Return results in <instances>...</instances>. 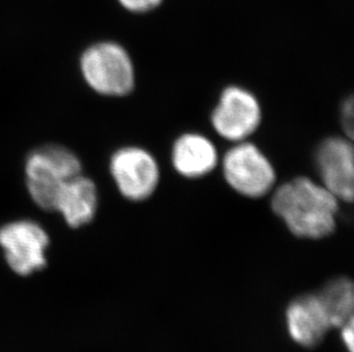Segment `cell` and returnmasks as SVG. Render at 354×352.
Segmentation results:
<instances>
[{
	"label": "cell",
	"instance_id": "30bf717a",
	"mask_svg": "<svg viewBox=\"0 0 354 352\" xmlns=\"http://www.w3.org/2000/svg\"><path fill=\"white\" fill-rule=\"evenodd\" d=\"M97 207V186L80 174L68 179L61 188L54 211L60 212L69 226L80 228L93 219Z\"/></svg>",
	"mask_w": 354,
	"mask_h": 352
},
{
	"label": "cell",
	"instance_id": "8fae6325",
	"mask_svg": "<svg viewBox=\"0 0 354 352\" xmlns=\"http://www.w3.org/2000/svg\"><path fill=\"white\" fill-rule=\"evenodd\" d=\"M218 162L217 150L207 137L185 134L174 143L172 163L178 173L186 177H200L214 170Z\"/></svg>",
	"mask_w": 354,
	"mask_h": 352
},
{
	"label": "cell",
	"instance_id": "5b68a950",
	"mask_svg": "<svg viewBox=\"0 0 354 352\" xmlns=\"http://www.w3.org/2000/svg\"><path fill=\"white\" fill-rule=\"evenodd\" d=\"M48 243L46 231L34 221L21 219L0 228V247L7 264L21 276H29L43 269Z\"/></svg>",
	"mask_w": 354,
	"mask_h": 352
},
{
	"label": "cell",
	"instance_id": "3957f363",
	"mask_svg": "<svg viewBox=\"0 0 354 352\" xmlns=\"http://www.w3.org/2000/svg\"><path fill=\"white\" fill-rule=\"evenodd\" d=\"M86 83L97 93L124 97L133 90L134 69L130 55L115 43L88 47L80 60Z\"/></svg>",
	"mask_w": 354,
	"mask_h": 352
},
{
	"label": "cell",
	"instance_id": "ba28073f",
	"mask_svg": "<svg viewBox=\"0 0 354 352\" xmlns=\"http://www.w3.org/2000/svg\"><path fill=\"white\" fill-rule=\"evenodd\" d=\"M353 148L343 137H330L321 143L317 153V170L322 186L338 200H353Z\"/></svg>",
	"mask_w": 354,
	"mask_h": 352
},
{
	"label": "cell",
	"instance_id": "6da1fadb",
	"mask_svg": "<svg viewBox=\"0 0 354 352\" xmlns=\"http://www.w3.org/2000/svg\"><path fill=\"white\" fill-rule=\"evenodd\" d=\"M338 202L322 184L297 177L275 191L272 208L295 236L321 239L335 231Z\"/></svg>",
	"mask_w": 354,
	"mask_h": 352
},
{
	"label": "cell",
	"instance_id": "9a60e30c",
	"mask_svg": "<svg viewBox=\"0 0 354 352\" xmlns=\"http://www.w3.org/2000/svg\"><path fill=\"white\" fill-rule=\"evenodd\" d=\"M353 322L354 319L339 329H342V340L348 352H353Z\"/></svg>",
	"mask_w": 354,
	"mask_h": 352
},
{
	"label": "cell",
	"instance_id": "5bb4252c",
	"mask_svg": "<svg viewBox=\"0 0 354 352\" xmlns=\"http://www.w3.org/2000/svg\"><path fill=\"white\" fill-rule=\"evenodd\" d=\"M342 121H343L345 133L348 134V139H352L353 137V100H352V97L345 101L343 110H342Z\"/></svg>",
	"mask_w": 354,
	"mask_h": 352
},
{
	"label": "cell",
	"instance_id": "7a4b0ae2",
	"mask_svg": "<svg viewBox=\"0 0 354 352\" xmlns=\"http://www.w3.org/2000/svg\"><path fill=\"white\" fill-rule=\"evenodd\" d=\"M82 166L76 155L60 146L35 150L26 163L28 190L40 208L54 211L61 188L68 179L80 175Z\"/></svg>",
	"mask_w": 354,
	"mask_h": 352
},
{
	"label": "cell",
	"instance_id": "9c48e42d",
	"mask_svg": "<svg viewBox=\"0 0 354 352\" xmlns=\"http://www.w3.org/2000/svg\"><path fill=\"white\" fill-rule=\"evenodd\" d=\"M286 324L292 341L308 349L320 344L333 329L317 294L294 300L286 311Z\"/></svg>",
	"mask_w": 354,
	"mask_h": 352
},
{
	"label": "cell",
	"instance_id": "277c9868",
	"mask_svg": "<svg viewBox=\"0 0 354 352\" xmlns=\"http://www.w3.org/2000/svg\"><path fill=\"white\" fill-rule=\"evenodd\" d=\"M225 179L243 196L263 197L275 183V170L264 153L252 143L233 146L224 157Z\"/></svg>",
	"mask_w": 354,
	"mask_h": 352
},
{
	"label": "cell",
	"instance_id": "52a82bcc",
	"mask_svg": "<svg viewBox=\"0 0 354 352\" xmlns=\"http://www.w3.org/2000/svg\"><path fill=\"white\" fill-rule=\"evenodd\" d=\"M261 120V106L248 90L231 86L221 94L212 113V125L226 140L243 141L257 130Z\"/></svg>",
	"mask_w": 354,
	"mask_h": 352
},
{
	"label": "cell",
	"instance_id": "7c38bea8",
	"mask_svg": "<svg viewBox=\"0 0 354 352\" xmlns=\"http://www.w3.org/2000/svg\"><path fill=\"white\" fill-rule=\"evenodd\" d=\"M333 329H341L353 320V282L341 277L331 280L317 294Z\"/></svg>",
	"mask_w": 354,
	"mask_h": 352
},
{
	"label": "cell",
	"instance_id": "4fadbf2b",
	"mask_svg": "<svg viewBox=\"0 0 354 352\" xmlns=\"http://www.w3.org/2000/svg\"><path fill=\"white\" fill-rule=\"evenodd\" d=\"M120 5L134 13H145L160 6L163 0H118Z\"/></svg>",
	"mask_w": 354,
	"mask_h": 352
},
{
	"label": "cell",
	"instance_id": "8992f818",
	"mask_svg": "<svg viewBox=\"0 0 354 352\" xmlns=\"http://www.w3.org/2000/svg\"><path fill=\"white\" fill-rule=\"evenodd\" d=\"M111 172L120 193L133 202L147 199L160 181V170L154 157L134 146L115 153L111 157Z\"/></svg>",
	"mask_w": 354,
	"mask_h": 352
}]
</instances>
